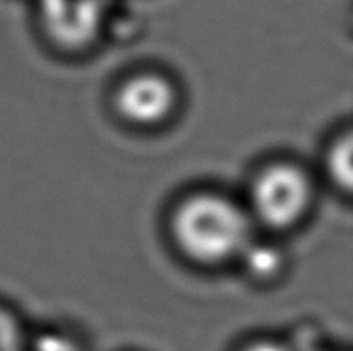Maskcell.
I'll return each instance as SVG.
<instances>
[{"mask_svg":"<svg viewBox=\"0 0 353 351\" xmlns=\"http://www.w3.org/2000/svg\"><path fill=\"white\" fill-rule=\"evenodd\" d=\"M172 237L183 255L201 265L242 257L252 244V215L229 197L195 193L172 214Z\"/></svg>","mask_w":353,"mask_h":351,"instance_id":"obj_1","label":"cell"},{"mask_svg":"<svg viewBox=\"0 0 353 351\" xmlns=\"http://www.w3.org/2000/svg\"><path fill=\"white\" fill-rule=\"evenodd\" d=\"M314 199L306 168L295 161H272L250 185V215L270 229H289L301 221Z\"/></svg>","mask_w":353,"mask_h":351,"instance_id":"obj_2","label":"cell"},{"mask_svg":"<svg viewBox=\"0 0 353 351\" xmlns=\"http://www.w3.org/2000/svg\"><path fill=\"white\" fill-rule=\"evenodd\" d=\"M116 0H38V15L51 42L68 51L91 48L104 29Z\"/></svg>","mask_w":353,"mask_h":351,"instance_id":"obj_3","label":"cell"},{"mask_svg":"<svg viewBox=\"0 0 353 351\" xmlns=\"http://www.w3.org/2000/svg\"><path fill=\"white\" fill-rule=\"evenodd\" d=\"M178 106V89L159 72H140L123 81L116 91V110L127 123L155 127L165 123Z\"/></svg>","mask_w":353,"mask_h":351,"instance_id":"obj_4","label":"cell"},{"mask_svg":"<svg viewBox=\"0 0 353 351\" xmlns=\"http://www.w3.org/2000/svg\"><path fill=\"white\" fill-rule=\"evenodd\" d=\"M325 172L340 191L353 194V127L340 130L327 143Z\"/></svg>","mask_w":353,"mask_h":351,"instance_id":"obj_5","label":"cell"},{"mask_svg":"<svg viewBox=\"0 0 353 351\" xmlns=\"http://www.w3.org/2000/svg\"><path fill=\"white\" fill-rule=\"evenodd\" d=\"M242 257L245 261V266L248 270L257 276V278H272L274 274H278L281 266V255L274 248L270 245H257L252 244L245 248V251L242 253Z\"/></svg>","mask_w":353,"mask_h":351,"instance_id":"obj_6","label":"cell"},{"mask_svg":"<svg viewBox=\"0 0 353 351\" xmlns=\"http://www.w3.org/2000/svg\"><path fill=\"white\" fill-rule=\"evenodd\" d=\"M27 338L21 325L10 312L0 308V351H27Z\"/></svg>","mask_w":353,"mask_h":351,"instance_id":"obj_7","label":"cell"},{"mask_svg":"<svg viewBox=\"0 0 353 351\" xmlns=\"http://www.w3.org/2000/svg\"><path fill=\"white\" fill-rule=\"evenodd\" d=\"M27 351H81V348L74 338L63 332H43L29 342Z\"/></svg>","mask_w":353,"mask_h":351,"instance_id":"obj_8","label":"cell"},{"mask_svg":"<svg viewBox=\"0 0 353 351\" xmlns=\"http://www.w3.org/2000/svg\"><path fill=\"white\" fill-rule=\"evenodd\" d=\"M240 351H289V350L283 344H280V342H274V340H259V342H252V344H248Z\"/></svg>","mask_w":353,"mask_h":351,"instance_id":"obj_9","label":"cell"}]
</instances>
